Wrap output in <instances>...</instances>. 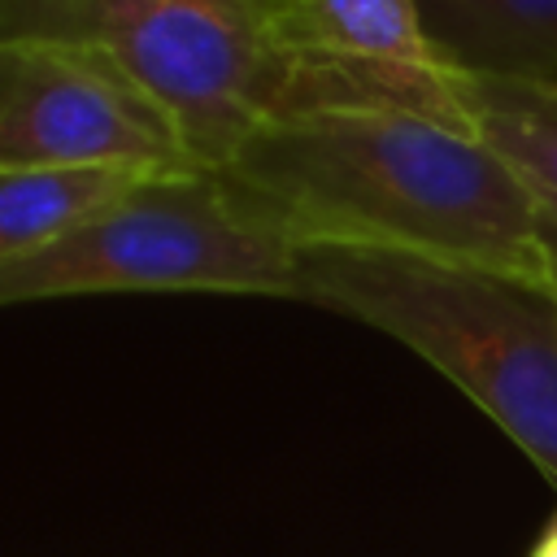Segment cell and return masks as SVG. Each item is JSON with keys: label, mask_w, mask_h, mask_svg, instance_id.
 Returning <instances> with one entry per match:
<instances>
[{"label": "cell", "mask_w": 557, "mask_h": 557, "mask_svg": "<svg viewBox=\"0 0 557 557\" xmlns=\"http://www.w3.org/2000/svg\"><path fill=\"white\" fill-rule=\"evenodd\" d=\"M461 100L474 135L557 218V78H496L461 70Z\"/></svg>", "instance_id": "obj_9"}, {"label": "cell", "mask_w": 557, "mask_h": 557, "mask_svg": "<svg viewBox=\"0 0 557 557\" xmlns=\"http://www.w3.org/2000/svg\"><path fill=\"white\" fill-rule=\"evenodd\" d=\"M296 300L357 318L457 383L557 487V292L466 261L300 244Z\"/></svg>", "instance_id": "obj_2"}, {"label": "cell", "mask_w": 557, "mask_h": 557, "mask_svg": "<svg viewBox=\"0 0 557 557\" xmlns=\"http://www.w3.org/2000/svg\"><path fill=\"white\" fill-rule=\"evenodd\" d=\"M65 35L104 48L178 126L200 170L283 113L287 52L270 0H0V39Z\"/></svg>", "instance_id": "obj_4"}, {"label": "cell", "mask_w": 557, "mask_h": 557, "mask_svg": "<svg viewBox=\"0 0 557 557\" xmlns=\"http://www.w3.org/2000/svg\"><path fill=\"white\" fill-rule=\"evenodd\" d=\"M544 261H548V287L557 292V218L544 213Z\"/></svg>", "instance_id": "obj_10"}, {"label": "cell", "mask_w": 557, "mask_h": 557, "mask_svg": "<svg viewBox=\"0 0 557 557\" xmlns=\"http://www.w3.org/2000/svg\"><path fill=\"white\" fill-rule=\"evenodd\" d=\"M270 17L292 65L283 113L392 104L474 131L418 0H270Z\"/></svg>", "instance_id": "obj_6"}, {"label": "cell", "mask_w": 557, "mask_h": 557, "mask_svg": "<svg viewBox=\"0 0 557 557\" xmlns=\"http://www.w3.org/2000/svg\"><path fill=\"white\" fill-rule=\"evenodd\" d=\"M531 557H557V518L548 522V531H544V540L535 544V553Z\"/></svg>", "instance_id": "obj_11"}, {"label": "cell", "mask_w": 557, "mask_h": 557, "mask_svg": "<svg viewBox=\"0 0 557 557\" xmlns=\"http://www.w3.org/2000/svg\"><path fill=\"white\" fill-rule=\"evenodd\" d=\"M300 239L218 170H165L83 231L0 261V300L209 292L296 300Z\"/></svg>", "instance_id": "obj_3"}, {"label": "cell", "mask_w": 557, "mask_h": 557, "mask_svg": "<svg viewBox=\"0 0 557 557\" xmlns=\"http://www.w3.org/2000/svg\"><path fill=\"white\" fill-rule=\"evenodd\" d=\"M148 165H0V261H17L83 231L96 213L122 200Z\"/></svg>", "instance_id": "obj_8"}, {"label": "cell", "mask_w": 557, "mask_h": 557, "mask_svg": "<svg viewBox=\"0 0 557 557\" xmlns=\"http://www.w3.org/2000/svg\"><path fill=\"white\" fill-rule=\"evenodd\" d=\"M418 13L453 70L557 78V0H418Z\"/></svg>", "instance_id": "obj_7"}, {"label": "cell", "mask_w": 557, "mask_h": 557, "mask_svg": "<svg viewBox=\"0 0 557 557\" xmlns=\"http://www.w3.org/2000/svg\"><path fill=\"white\" fill-rule=\"evenodd\" d=\"M300 244L466 261L548 287L544 209L466 126L344 104L270 117L222 165Z\"/></svg>", "instance_id": "obj_1"}, {"label": "cell", "mask_w": 557, "mask_h": 557, "mask_svg": "<svg viewBox=\"0 0 557 557\" xmlns=\"http://www.w3.org/2000/svg\"><path fill=\"white\" fill-rule=\"evenodd\" d=\"M200 170L174 117L96 44L0 39V165Z\"/></svg>", "instance_id": "obj_5"}]
</instances>
